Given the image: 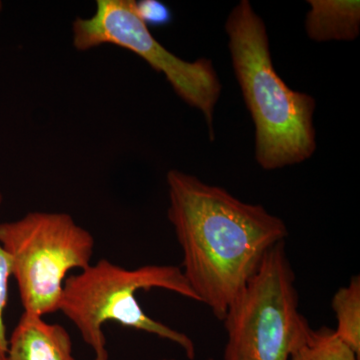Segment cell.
I'll use <instances>...</instances> for the list:
<instances>
[{
    "mask_svg": "<svg viewBox=\"0 0 360 360\" xmlns=\"http://www.w3.org/2000/svg\"><path fill=\"white\" fill-rule=\"evenodd\" d=\"M305 32L316 42L350 41L360 32V2L355 0H309Z\"/></svg>",
    "mask_w": 360,
    "mask_h": 360,
    "instance_id": "ba28073f",
    "label": "cell"
},
{
    "mask_svg": "<svg viewBox=\"0 0 360 360\" xmlns=\"http://www.w3.org/2000/svg\"><path fill=\"white\" fill-rule=\"evenodd\" d=\"M11 278V262H9L6 253L0 246V360H4L6 357L7 345H8L6 323H4V310H6L7 302H8Z\"/></svg>",
    "mask_w": 360,
    "mask_h": 360,
    "instance_id": "8fae6325",
    "label": "cell"
},
{
    "mask_svg": "<svg viewBox=\"0 0 360 360\" xmlns=\"http://www.w3.org/2000/svg\"><path fill=\"white\" fill-rule=\"evenodd\" d=\"M72 39L80 51L111 44L141 56L165 75L184 103L202 113L214 139V110L222 86L212 61L184 60L165 49L139 18L134 0H98L94 15L73 21Z\"/></svg>",
    "mask_w": 360,
    "mask_h": 360,
    "instance_id": "8992f818",
    "label": "cell"
},
{
    "mask_svg": "<svg viewBox=\"0 0 360 360\" xmlns=\"http://www.w3.org/2000/svg\"><path fill=\"white\" fill-rule=\"evenodd\" d=\"M2 200H4V198H2V194L0 193V205L2 203Z\"/></svg>",
    "mask_w": 360,
    "mask_h": 360,
    "instance_id": "4fadbf2b",
    "label": "cell"
},
{
    "mask_svg": "<svg viewBox=\"0 0 360 360\" xmlns=\"http://www.w3.org/2000/svg\"><path fill=\"white\" fill-rule=\"evenodd\" d=\"M354 350L345 345L328 326L311 330L291 352L288 360H359Z\"/></svg>",
    "mask_w": 360,
    "mask_h": 360,
    "instance_id": "30bf717a",
    "label": "cell"
},
{
    "mask_svg": "<svg viewBox=\"0 0 360 360\" xmlns=\"http://www.w3.org/2000/svg\"><path fill=\"white\" fill-rule=\"evenodd\" d=\"M1 8H2V4H1V1H0V13H1Z\"/></svg>",
    "mask_w": 360,
    "mask_h": 360,
    "instance_id": "9a60e30c",
    "label": "cell"
},
{
    "mask_svg": "<svg viewBox=\"0 0 360 360\" xmlns=\"http://www.w3.org/2000/svg\"><path fill=\"white\" fill-rule=\"evenodd\" d=\"M135 8L139 18L148 26L167 25L172 20L170 9L158 0L135 1Z\"/></svg>",
    "mask_w": 360,
    "mask_h": 360,
    "instance_id": "7c38bea8",
    "label": "cell"
},
{
    "mask_svg": "<svg viewBox=\"0 0 360 360\" xmlns=\"http://www.w3.org/2000/svg\"><path fill=\"white\" fill-rule=\"evenodd\" d=\"M285 241L266 253L224 319V360H288L311 330L300 312Z\"/></svg>",
    "mask_w": 360,
    "mask_h": 360,
    "instance_id": "277c9868",
    "label": "cell"
},
{
    "mask_svg": "<svg viewBox=\"0 0 360 360\" xmlns=\"http://www.w3.org/2000/svg\"><path fill=\"white\" fill-rule=\"evenodd\" d=\"M4 360H75L68 331L39 315L23 312L8 338Z\"/></svg>",
    "mask_w": 360,
    "mask_h": 360,
    "instance_id": "52a82bcc",
    "label": "cell"
},
{
    "mask_svg": "<svg viewBox=\"0 0 360 360\" xmlns=\"http://www.w3.org/2000/svg\"><path fill=\"white\" fill-rule=\"evenodd\" d=\"M153 288L172 291L200 302L179 266L149 264L127 269L101 259L66 278L58 311L77 326L82 340L94 350V360H108L103 330L108 321L174 342L189 360H193L196 349L193 340L151 319L139 305L136 292Z\"/></svg>",
    "mask_w": 360,
    "mask_h": 360,
    "instance_id": "3957f363",
    "label": "cell"
},
{
    "mask_svg": "<svg viewBox=\"0 0 360 360\" xmlns=\"http://www.w3.org/2000/svg\"><path fill=\"white\" fill-rule=\"evenodd\" d=\"M336 317L335 335L360 357V276L336 291L331 300Z\"/></svg>",
    "mask_w": 360,
    "mask_h": 360,
    "instance_id": "9c48e42d",
    "label": "cell"
},
{
    "mask_svg": "<svg viewBox=\"0 0 360 360\" xmlns=\"http://www.w3.org/2000/svg\"><path fill=\"white\" fill-rule=\"evenodd\" d=\"M167 217L182 250L187 283L215 319L227 310L288 229L262 205L238 200L177 169L167 172Z\"/></svg>",
    "mask_w": 360,
    "mask_h": 360,
    "instance_id": "6da1fadb",
    "label": "cell"
},
{
    "mask_svg": "<svg viewBox=\"0 0 360 360\" xmlns=\"http://www.w3.org/2000/svg\"><path fill=\"white\" fill-rule=\"evenodd\" d=\"M232 68L255 127V160L264 170L300 165L316 150V101L295 91L272 63L266 25L248 0L225 21Z\"/></svg>",
    "mask_w": 360,
    "mask_h": 360,
    "instance_id": "7a4b0ae2",
    "label": "cell"
},
{
    "mask_svg": "<svg viewBox=\"0 0 360 360\" xmlns=\"http://www.w3.org/2000/svg\"><path fill=\"white\" fill-rule=\"evenodd\" d=\"M161 360H175V359H161ZM206 360H214V359H206Z\"/></svg>",
    "mask_w": 360,
    "mask_h": 360,
    "instance_id": "5bb4252c",
    "label": "cell"
},
{
    "mask_svg": "<svg viewBox=\"0 0 360 360\" xmlns=\"http://www.w3.org/2000/svg\"><path fill=\"white\" fill-rule=\"evenodd\" d=\"M94 238L65 212H33L0 224V246L25 314L58 311L68 272L91 265Z\"/></svg>",
    "mask_w": 360,
    "mask_h": 360,
    "instance_id": "5b68a950",
    "label": "cell"
}]
</instances>
